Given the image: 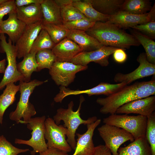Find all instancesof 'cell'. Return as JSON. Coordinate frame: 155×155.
Returning a JSON list of instances; mask_svg holds the SVG:
<instances>
[{
	"mask_svg": "<svg viewBox=\"0 0 155 155\" xmlns=\"http://www.w3.org/2000/svg\"><path fill=\"white\" fill-rule=\"evenodd\" d=\"M155 95V80L136 82L127 85L116 92L105 98H98L97 103L102 106L100 112L103 114H115L123 104L132 101Z\"/></svg>",
	"mask_w": 155,
	"mask_h": 155,
	"instance_id": "1",
	"label": "cell"
},
{
	"mask_svg": "<svg viewBox=\"0 0 155 155\" xmlns=\"http://www.w3.org/2000/svg\"><path fill=\"white\" fill-rule=\"evenodd\" d=\"M104 46L125 50L140 44L131 34L118 26L107 22H96L93 26L85 32Z\"/></svg>",
	"mask_w": 155,
	"mask_h": 155,
	"instance_id": "2",
	"label": "cell"
},
{
	"mask_svg": "<svg viewBox=\"0 0 155 155\" xmlns=\"http://www.w3.org/2000/svg\"><path fill=\"white\" fill-rule=\"evenodd\" d=\"M80 103L76 111H73L74 102L71 101L68 104L67 108H60L57 111V113L53 117L55 123L59 125L62 121L64 123L63 126L67 128L68 133L67 136V141L72 149L75 150L76 142L75 140V134L79 126L81 124L87 125L95 121L97 119L96 116L89 118L87 120H84L80 116V111L82 104L84 101V97L80 96Z\"/></svg>",
	"mask_w": 155,
	"mask_h": 155,
	"instance_id": "3",
	"label": "cell"
},
{
	"mask_svg": "<svg viewBox=\"0 0 155 155\" xmlns=\"http://www.w3.org/2000/svg\"><path fill=\"white\" fill-rule=\"evenodd\" d=\"M44 82L36 79L27 82L20 81V100L15 110L9 114L10 120L19 123L20 122H25L29 121L32 116L36 114V111L34 105L29 101V98L35 88L42 84Z\"/></svg>",
	"mask_w": 155,
	"mask_h": 155,
	"instance_id": "4",
	"label": "cell"
},
{
	"mask_svg": "<svg viewBox=\"0 0 155 155\" xmlns=\"http://www.w3.org/2000/svg\"><path fill=\"white\" fill-rule=\"evenodd\" d=\"M147 120V117L141 115L115 113L104 118L103 122L125 130L130 133L135 140L145 137Z\"/></svg>",
	"mask_w": 155,
	"mask_h": 155,
	"instance_id": "5",
	"label": "cell"
},
{
	"mask_svg": "<svg viewBox=\"0 0 155 155\" xmlns=\"http://www.w3.org/2000/svg\"><path fill=\"white\" fill-rule=\"evenodd\" d=\"M0 51L5 53L7 61L4 76L0 82V90L9 83L24 82V79L17 70L16 46L10 39L7 42L5 34L2 33L0 34Z\"/></svg>",
	"mask_w": 155,
	"mask_h": 155,
	"instance_id": "6",
	"label": "cell"
},
{
	"mask_svg": "<svg viewBox=\"0 0 155 155\" xmlns=\"http://www.w3.org/2000/svg\"><path fill=\"white\" fill-rule=\"evenodd\" d=\"M46 119V116L43 115L32 118L26 122H20L22 124H27V128L32 131V136L28 140L16 138L15 143L19 144H25L32 147L33 150L31 152V154L32 155L46 150L48 149L44 137V123Z\"/></svg>",
	"mask_w": 155,
	"mask_h": 155,
	"instance_id": "7",
	"label": "cell"
},
{
	"mask_svg": "<svg viewBox=\"0 0 155 155\" xmlns=\"http://www.w3.org/2000/svg\"><path fill=\"white\" fill-rule=\"evenodd\" d=\"M44 137L48 148L57 149L64 152H70L72 148L66 139L67 129L62 125H57L53 119L48 117L45 123Z\"/></svg>",
	"mask_w": 155,
	"mask_h": 155,
	"instance_id": "8",
	"label": "cell"
},
{
	"mask_svg": "<svg viewBox=\"0 0 155 155\" xmlns=\"http://www.w3.org/2000/svg\"><path fill=\"white\" fill-rule=\"evenodd\" d=\"M97 129L105 146L110 150L112 155H118V150L122 144L128 141L132 142L134 140L130 133L114 126L104 124Z\"/></svg>",
	"mask_w": 155,
	"mask_h": 155,
	"instance_id": "9",
	"label": "cell"
},
{
	"mask_svg": "<svg viewBox=\"0 0 155 155\" xmlns=\"http://www.w3.org/2000/svg\"><path fill=\"white\" fill-rule=\"evenodd\" d=\"M88 66L76 65L67 62L55 61L49 69V73L56 85L67 87L73 82L76 74L87 69Z\"/></svg>",
	"mask_w": 155,
	"mask_h": 155,
	"instance_id": "10",
	"label": "cell"
},
{
	"mask_svg": "<svg viewBox=\"0 0 155 155\" xmlns=\"http://www.w3.org/2000/svg\"><path fill=\"white\" fill-rule=\"evenodd\" d=\"M155 4L148 12L142 14H135L120 11L110 17L107 22L115 24L124 29L137 25L155 21Z\"/></svg>",
	"mask_w": 155,
	"mask_h": 155,
	"instance_id": "11",
	"label": "cell"
},
{
	"mask_svg": "<svg viewBox=\"0 0 155 155\" xmlns=\"http://www.w3.org/2000/svg\"><path fill=\"white\" fill-rule=\"evenodd\" d=\"M118 48L104 46L97 50L89 52H82L78 53L69 62L76 65L87 66L91 62H94L102 67L109 63V56Z\"/></svg>",
	"mask_w": 155,
	"mask_h": 155,
	"instance_id": "12",
	"label": "cell"
},
{
	"mask_svg": "<svg viewBox=\"0 0 155 155\" xmlns=\"http://www.w3.org/2000/svg\"><path fill=\"white\" fill-rule=\"evenodd\" d=\"M137 60L139 63L137 68L127 74L117 73L114 77V81L117 83L125 82L128 85L140 79L155 75V64L148 61L145 53H140Z\"/></svg>",
	"mask_w": 155,
	"mask_h": 155,
	"instance_id": "13",
	"label": "cell"
},
{
	"mask_svg": "<svg viewBox=\"0 0 155 155\" xmlns=\"http://www.w3.org/2000/svg\"><path fill=\"white\" fill-rule=\"evenodd\" d=\"M42 25L43 20L26 25L15 44L17 58H24L30 53L34 42L42 29Z\"/></svg>",
	"mask_w": 155,
	"mask_h": 155,
	"instance_id": "14",
	"label": "cell"
},
{
	"mask_svg": "<svg viewBox=\"0 0 155 155\" xmlns=\"http://www.w3.org/2000/svg\"><path fill=\"white\" fill-rule=\"evenodd\" d=\"M155 110V96L152 95L126 103L119 107L116 114H138L147 117Z\"/></svg>",
	"mask_w": 155,
	"mask_h": 155,
	"instance_id": "15",
	"label": "cell"
},
{
	"mask_svg": "<svg viewBox=\"0 0 155 155\" xmlns=\"http://www.w3.org/2000/svg\"><path fill=\"white\" fill-rule=\"evenodd\" d=\"M101 122L100 119L87 125V130L83 134L76 133L77 137L75 151L72 155H93L95 147L92 140L94 131Z\"/></svg>",
	"mask_w": 155,
	"mask_h": 155,
	"instance_id": "16",
	"label": "cell"
},
{
	"mask_svg": "<svg viewBox=\"0 0 155 155\" xmlns=\"http://www.w3.org/2000/svg\"><path fill=\"white\" fill-rule=\"evenodd\" d=\"M52 51L56 57V61L67 62L82 52L78 45L67 37L56 44Z\"/></svg>",
	"mask_w": 155,
	"mask_h": 155,
	"instance_id": "17",
	"label": "cell"
},
{
	"mask_svg": "<svg viewBox=\"0 0 155 155\" xmlns=\"http://www.w3.org/2000/svg\"><path fill=\"white\" fill-rule=\"evenodd\" d=\"M6 20L0 24V34H6L15 44L23 33L26 25L18 19L16 11L8 14Z\"/></svg>",
	"mask_w": 155,
	"mask_h": 155,
	"instance_id": "18",
	"label": "cell"
},
{
	"mask_svg": "<svg viewBox=\"0 0 155 155\" xmlns=\"http://www.w3.org/2000/svg\"><path fill=\"white\" fill-rule=\"evenodd\" d=\"M67 37L78 45L82 52L94 51L104 46L94 38L83 31L69 30Z\"/></svg>",
	"mask_w": 155,
	"mask_h": 155,
	"instance_id": "19",
	"label": "cell"
},
{
	"mask_svg": "<svg viewBox=\"0 0 155 155\" xmlns=\"http://www.w3.org/2000/svg\"><path fill=\"white\" fill-rule=\"evenodd\" d=\"M127 85V84L125 82L111 84L101 82L97 86L88 89L84 90H71L69 91V94L71 95L86 94L89 96L104 95L107 96L116 92Z\"/></svg>",
	"mask_w": 155,
	"mask_h": 155,
	"instance_id": "20",
	"label": "cell"
},
{
	"mask_svg": "<svg viewBox=\"0 0 155 155\" xmlns=\"http://www.w3.org/2000/svg\"><path fill=\"white\" fill-rule=\"evenodd\" d=\"M16 13L18 18L26 25L43 20L40 4H32L17 7Z\"/></svg>",
	"mask_w": 155,
	"mask_h": 155,
	"instance_id": "21",
	"label": "cell"
},
{
	"mask_svg": "<svg viewBox=\"0 0 155 155\" xmlns=\"http://www.w3.org/2000/svg\"><path fill=\"white\" fill-rule=\"evenodd\" d=\"M41 6L43 23L63 24L60 7L55 0H43Z\"/></svg>",
	"mask_w": 155,
	"mask_h": 155,
	"instance_id": "22",
	"label": "cell"
},
{
	"mask_svg": "<svg viewBox=\"0 0 155 155\" xmlns=\"http://www.w3.org/2000/svg\"><path fill=\"white\" fill-rule=\"evenodd\" d=\"M118 155H151L150 145L146 137L135 140L127 146L119 148Z\"/></svg>",
	"mask_w": 155,
	"mask_h": 155,
	"instance_id": "23",
	"label": "cell"
},
{
	"mask_svg": "<svg viewBox=\"0 0 155 155\" xmlns=\"http://www.w3.org/2000/svg\"><path fill=\"white\" fill-rule=\"evenodd\" d=\"M72 4L86 18L95 22H105L109 19L110 17L102 14L95 9L90 0H74Z\"/></svg>",
	"mask_w": 155,
	"mask_h": 155,
	"instance_id": "24",
	"label": "cell"
},
{
	"mask_svg": "<svg viewBox=\"0 0 155 155\" xmlns=\"http://www.w3.org/2000/svg\"><path fill=\"white\" fill-rule=\"evenodd\" d=\"M97 11L104 15L111 17L121 10L125 0H90Z\"/></svg>",
	"mask_w": 155,
	"mask_h": 155,
	"instance_id": "25",
	"label": "cell"
},
{
	"mask_svg": "<svg viewBox=\"0 0 155 155\" xmlns=\"http://www.w3.org/2000/svg\"><path fill=\"white\" fill-rule=\"evenodd\" d=\"M6 86V88L0 96V124H1L3 123L5 111L15 101L16 94L19 90V85H16L13 83H9Z\"/></svg>",
	"mask_w": 155,
	"mask_h": 155,
	"instance_id": "26",
	"label": "cell"
},
{
	"mask_svg": "<svg viewBox=\"0 0 155 155\" xmlns=\"http://www.w3.org/2000/svg\"><path fill=\"white\" fill-rule=\"evenodd\" d=\"M36 54L29 53L23 58L22 61L17 64V70L24 77V82L30 81L32 73L37 71L38 65L36 59Z\"/></svg>",
	"mask_w": 155,
	"mask_h": 155,
	"instance_id": "27",
	"label": "cell"
},
{
	"mask_svg": "<svg viewBox=\"0 0 155 155\" xmlns=\"http://www.w3.org/2000/svg\"><path fill=\"white\" fill-rule=\"evenodd\" d=\"M152 4L148 0H125L121 11L133 14H144L150 11Z\"/></svg>",
	"mask_w": 155,
	"mask_h": 155,
	"instance_id": "28",
	"label": "cell"
},
{
	"mask_svg": "<svg viewBox=\"0 0 155 155\" xmlns=\"http://www.w3.org/2000/svg\"><path fill=\"white\" fill-rule=\"evenodd\" d=\"M130 31L131 35L143 46L148 61L155 64V42L152 39L134 29Z\"/></svg>",
	"mask_w": 155,
	"mask_h": 155,
	"instance_id": "29",
	"label": "cell"
},
{
	"mask_svg": "<svg viewBox=\"0 0 155 155\" xmlns=\"http://www.w3.org/2000/svg\"><path fill=\"white\" fill-rule=\"evenodd\" d=\"M42 29L48 33L51 39L56 44L67 37L69 30L63 25L52 23H43Z\"/></svg>",
	"mask_w": 155,
	"mask_h": 155,
	"instance_id": "30",
	"label": "cell"
},
{
	"mask_svg": "<svg viewBox=\"0 0 155 155\" xmlns=\"http://www.w3.org/2000/svg\"><path fill=\"white\" fill-rule=\"evenodd\" d=\"M55 44L47 32L42 29L34 42L30 53H36L42 50H52Z\"/></svg>",
	"mask_w": 155,
	"mask_h": 155,
	"instance_id": "31",
	"label": "cell"
},
{
	"mask_svg": "<svg viewBox=\"0 0 155 155\" xmlns=\"http://www.w3.org/2000/svg\"><path fill=\"white\" fill-rule=\"evenodd\" d=\"M36 59L37 64V71L44 68H51L56 61V57L52 50L45 49L39 51L36 53Z\"/></svg>",
	"mask_w": 155,
	"mask_h": 155,
	"instance_id": "32",
	"label": "cell"
},
{
	"mask_svg": "<svg viewBox=\"0 0 155 155\" xmlns=\"http://www.w3.org/2000/svg\"><path fill=\"white\" fill-rule=\"evenodd\" d=\"M72 3L59 6L63 23L86 18Z\"/></svg>",
	"mask_w": 155,
	"mask_h": 155,
	"instance_id": "33",
	"label": "cell"
},
{
	"mask_svg": "<svg viewBox=\"0 0 155 155\" xmlns=\"http://www.w3.org/2000/svg\"><path fill=\"white\" fill-rule=\"evenodd\" d=\"M145 137L149 144L151 155H155V113L147 116Z\"/></svg>",
	"mask_w": 155,
	"mask_h": 155,
	"instance_id": "34",
	"label": "cell"
},
{
	"mask_svg": "<svg viewBox=\"0 0 155 155\" xmlns=\"http://www.w3.org/2000/svg\"><path fill=\"white\" fill-rule=\"evenodd\" d=\"M27 149H20L13 145L3 135L0 137V155H17L29 151Z\"/></svg>",
	"mask_w": 155,
	"mask_h": 155,
	"instance_id": "35",
	"label": "cell"
},
{
	"mask_svg": "<svg viewBox=\"0 0 155 155\" xmlns=\"http://www.w3.org/2000/svg\"><path fill=\"white\" fill-rule=\"evenodd\" d=\"M95 22L85 18L64 23L63 25L69 30H77L85 32L92 27Z\"/></svg>",
	"mask_w": 155,
	"mask_h": 155,
	"instance_id": "36",
	"label": "cell"
},
{
	"mask_svg": "<svg viewBox=\"0 0 155 155\" xmlns=\"http://www.w3.org/2000/svg\"><path fill=\"white\" fill-rule=\"evenodd\" d=\"M131 28L148 37L154 39L155 38V21L137 25Z\"/></svg>",
	"mask_w": 155,
	"mask_h": 155,
	"instance_id": "37",
	"label": "cell"
},
{
	"mask_svg": "<svg viewBox=\"0 0 155 155\" xmlns=\"http://www.w3.org/2000/svg\"><path fill=\"white\" fill-rule=\"evenodd\" d=\"M16 8L14 0H7L0 4V24L5 16L16 11Z\"/></svg>",
	"mask_w": 155,
	"mask_h": 155,
	"instance_id": "38",
	"label": "cell"
},
{
	"mask_svg": "<svg viewBox=\"0 0 155 155\" xmlns=\"http://www.w3.org/2000/svg\"><path fill=\"white\" fill-rule=\"evenodd\" d=\"M124 49L117 48L114 52L113 57L114 60L119 63L124 62L127 60V56Z\"/></svg>",
	"mask_w": 155,
	"mask_h": 155,
	"instance_id": "39",
	"label": "cell"
},
{
	"mask_svg": "<svg viewBox=\"0 0 155 155\" xmlns=\"http://www.w3.org/2000/svg\"><path fill=\"white\" fill-rule=\"evenodd\" d=\"M93 155H112L110 150L105 145H99L95 147Z\"/></svg>",
	"mask_w": 155,
	"mask_h": 155,
	"instance_id": "40",
	"label": "cell"
},
{
	"mask_svg": "<svg viewBox=\"0 0 155 155\" xmlns=\"http://www.w3.org/2000/svg\"><path fill=\"white\" fill-rule=\"evenodd\" d=\"M43 0H16L15 3L17 7L26 6L32 4H41Z\"/></svg>",
	"mask_w": 155,
	"mask_h": 155,
	"instance_id": "41",
	"label": "cell"
},
{
	"mask_svg": "<svg viewBox=\"0 0 155 155\" xmlns=\"http://www.w3.org/2000/svg\"><path fill=\"white\" fill-rule=\"evenodd\" d=\"M67 153L57 149L48 148L45 151L39 153V155H68Z\"/></svg>",
	"mask_w": 155,
	"mask_h": 155,
	"instance_id": "42",
	"label": "cell"
},
{
	"mask_svg": "<svg viewBox=\"0 0 155 155\" xmlns=\"http://www.w3.org/2000/svg\"><path fill=\"white\" fill-rule=\"evenodd\" d=\"M6 59H4L0 61V73H4L6 68Z\"/></svg>",
	"mask_w": 155,
	"mask_h": 155,
	"instance_id": "43",
	"label": "cell"
},
{
	"mask_svg": "<svg viewBox=\"0 0 155 155\" xmlns=\"http://www.w3.org/2000/svg\"><path fill=\"white\" fill-rule=\"evenodd\" d=\"M7 0H0V4L5 2Z\"/></svg>",
	"mask_w": 155,
	"mask_h": 155,
	"instance_id": "44",
	"label": "cell"
},
{
	"mask_svg": "<svg viewBox=\"0 0 155 155\" xmlns=\"http://www.w3.org/2000/svg\"></svg>",
	"mask_w": 155,
	"mask_h": 155,
	"instance_id": "45",
	"label": "cell"
},
{
	"mask_svg": "<svg viewBox=\"0 0 155 155\" xmlns=\"http://www.w3.org/2000/svg\"></svg>",
	"mask_w": 155,
	"mask_h": 155,
	"instance_id": "46",
	"label": "cell"
}]
</instances>
